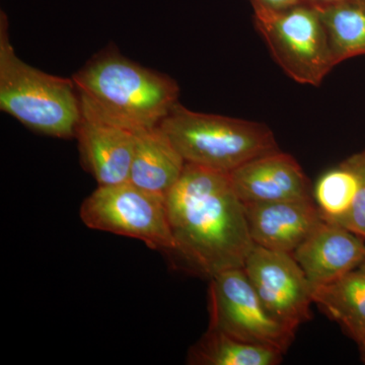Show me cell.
Instances as JSON below:
<instances>
[{
    "label": "cell",
    "instance_id": "5",
    "mask_svg": "<svg viewBox=\"0 0 365 365\" xmlns=\"http://www.w3.org/2000/svg\"><path fill=\"white\" fill-rule=\"evenodd\" d=\"M255 25L278 66L300 85H321L337 66L319 9L307 2L255 18Z\"/></svg>",
    "mask_w": 365,
    "mask_h": 365
},
{
    "label": "cell",
    "instance_id": "11",
    "mask_svg": "<svg viewBox=\"0 0 365 365\" xmlns=\"http://www.w3.org/2000/svg\"><path fill=\"white\" fill-rule=\"evenodd\" d=\"M292 256L314 290L361 264L365 260V240L342 225L323 220Z\"/></svg>",
    "mask_w": 365,
    "mask_h": 365
},
{
    "label": "cell",
    "instance_id": "2",
    "mask_svg": "<svg viewBox=\"0 0 365 365\" xmlns=\"http://www.w3.org/2000/svg\"><path fill=\"white\" fill-rule=\"evenodd\" d=\"M81 115L137 132L160 126L179 104L180 88L165 74L108 48L72 76Z\"/></svg>",
    "mask_w": 365,
    "mask_h": 365
},
{
    "label": "cell",
    "instance_id": "17",
    "mask_svg": "<svg viewBox=\"0 0 365 365\" xmlns=\"http://www.w3.org/2000/svg\"><path fill=\"white\" fill-rule=\"evenodd\" d=\"M359 185V173L352 157L324 173L313 189L314 200L322 218L335 222L347 215L354 202Z\"/></svg>",
    "mask_w": 365,
    "mask_h": 365
},
{
    "label": "cell",
    "instance_id": "9",
    "mask_svg": "<svg viewBox=\"0 0 365 365\" xmlns=\"http://www.w3.org/2000/svg\"><path fill=\"white\" fill-rule=\"evenodd\" d=\"M242 202H276L313 198L311 182L297 160L277 150L230 173Z\"/></svg>",
    "mask_w": 365,
    "mask_h": 365
},
{
    "label": "cell",
    "instance_id": "16",
    "mask_svg": "<svg viewBox=\"0 0 365 365\" xmlns=\"http://www.w3.org/2000/svg\"><path fill=\"white\" fill-rule=\"evenodd\" d=\"M317 9L336 64L365 55V0H345Z\"/></svg>",
    "mask_w": 365,
    "mask_h": 365
},
{
    "label": "cell",
    "instance_id": "21",
    "mask_svg": "<svg viewBox=\"0 0 365 365\" xmlns=\"http://www.w3.org/2000/svg\"><path fill=\"white\" fill-rule=\"evenodd\" d=\"M359 345L360 347V352H361L362 359H364V361L365 362V338L359 343Z\"/></svg>",
    "mask_w": 365,
    "mask_h": 365
},
{
    "label": "cell",
    "instance_id": "10",
    "mask_svg": "<svg viewBox=\"0 0 365 365\" xmlns=\"http://www.w3.org/2000/svg\"><path fill=\"white\" fill-rule=\"evenodd\" d=\"M244 208L254 244L282 253H294L323 222L314 197L302 200L246 202Z\"/></svg>",
    "mask_w": 365,
    "mask_h": 365
},
{
    "label": "cell",
    "instance_id": "19",
    "mask_svg": "<svg viewBox=\"0 0 365 365\" xmlns=\"http://www.w3.org/2000/svg\"><path fill=\"white\" fill-rule=\"evenodd\" d=\"M253 6L255 18H264L271 14L280 13L302 4L304 0H249Z\"/></svg>",
    "mask_w": 365,
    "mask_h": 365
},
{
    "label": "cell",
    "instance_id": "15",
    "mask_svg": "<svg viewBox=\"0 0 365 365\" xmlns=\"http://www.w3.org/2000/svg\"><path fill=\"white\" fill-rule=\"evenodd\" d=\"M283 354L274 348L244 342L208 328L190 348L187 361L192 365H277L282 362Z\"/></svg>",
    "mask_w": 365,
    "mask_h": 365
},
{
    "label": "cell",
    "instance_id": "6",
    "mask_svg": "<svg viewBox=\"0 0 365 365\" xmlns=\"http://www.w3.org/2000/svg\"><path fill=\"white\" fill-rule=\"evenodd\" d=\"M86 227L145 242L151 249L175 252L165 197L130 182L98 186L81 207Z\"/></svg>",
    "mask_w": 365,
    "mask_h": 365
},
{
    "label": "cell",
    "instance_id": "20",
    "mask_svg": "<svg viewBox=\"0 0 365 365\" xmlns=\"http://www.w3.org/2000/svg\"><path fill=\"white\" fill-rule=\"evenodd\" d=\"M341 1H345V0H304V2L316 7L330 6V4H338Z\"/></svg>",
    "mask_w": 365,
    "mask_h": 365
},
{
    "label": "cell",
    "instance_id": "4",
    "mask_svg": "<svg viewBox=\"0 0 365 365\" xmlns=\"http://www.w3.org/2000/svg\"><path fill=\"white\" fill-rule=\"evenodd\" d=\"M160 128L187 163L230 174L254 158L279 150L268 126L204 114L177 104Z\"/></svg>",
    "mask_w": 365,
    "mask_h": 365
},
{
    "label": "cell",
    "instance_id": "13",
    "mask_svg": "<svg viewBox=\"0 0 365 365\" xmlns=\"http://www.w3.org/2000/svg\"><path fill=\"white\" fill-rule=\"evenodd\" d=\"M184 158L160 126L135 133L129 182L139 188L167 196L184 172Z\"/></svg>",
    "mask_w": 365,
    "mask_h": 365
},
{
    "label": "cell",
    "instance_id": "12",
    "mask_svg": "<svg viewBox=\"0 0 365 365\" xmlns=\"http://www.w3.org/2000/svg\"><path fill=\"white\" fill-rule=\"evenodd\" d=\"M81 162L98 186L128 182L135 133L81 115L76 131Z\"/></svg>",
    "mask_w": 365,
    "mask_h": 365
},
{
    "label": "cell",
    "instance_id": "3",
    "mask_svg": "<svg viewBox=\"0 0 365 365\" xmlns=\"http://www.w3.org/2000/svg\"><path fill=\"white\" fill-rule=\"evenodd\" d=\"M0 109L31 130L56 138H73L81 104L73 79L46 73L16 55L9 20L0 13Z\"/></svg>",
    "mask_w": 365,
    "mask_h": 365
},
{
    "label": "cell",
    "instance_id": "14",
    "mask_svg": "<svg viewBox=\"0 0 365 365\" xmlns=\"http://www.w3.org/2000/svg\"><path fill=\"white\" fill-rule=\"evenodd\" d=\"M314 304L342 327L348 336L365 338V260L338 279L314 288Z\"/></svg>",
    "mask_w": 365,
    "mask_h": 365
},
{
    "label": "cell",
    "instance_id": "18",
    "mask_svg": "<svg viewBox=\"0 0 365 365\" xmlns=\"http://www.w3.org/2000/svg\"><path fill=\"white\" fill-rule=\"evenodd\" d=\"M359 173V185L352 207L347 215L338 220L337 225H342L353 234L365 240V150L352 155Z\"/></svg>",
    "mask_w": 365,
    "mask_h": 365
},
{
    "label": "cell",
    "instance_id": "8",
    "mask_svg": "<svg viewBox=\"0 0 365 365\" xmlns=\"http://www.w3.org/2000/svg\"><path fill=\"white\" fill-rule=\"evenodd\" d=\"M242 269L262 304L281 324L297 332L311 319L313 287L292 254L255 245Z\"/></svg>",
    "mask_w": 365,
    "mask_h": 365
},
{
    "label": "cell",
    "instance_id": "7",
    "mask_svg": "<svg viewBox=\"0 0 365 365\" xmlns=\"http://www.w3.org/2000/svg\"><path fill=\"white\" fill-rule=\"evenodd\" d=\"M209 280V329L244 342L287 352L295 331L271 316L244 269H228Z\"/></svg>",
    "mask_w": 365,
    "mask_h": 365
},
{
    "label": "cell",
    "instance_id": "1",
    "mask_svg": "<svg viewBox=\"0 0 365 365\" xmlns=\"http://www.w3.org/2000/svg\"><path fill=\"white\" fill-rule=\"evenodd\" d=\"M165 204L175 252L190 266L208 278L244 267L255 244L230 174L186 163Z\"/></svg>",
    "mask_w": 365,
    "mask_h": 365
}]
</instances>
